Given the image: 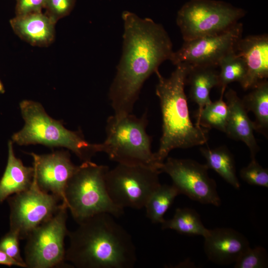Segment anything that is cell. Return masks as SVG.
Wrapping results in <instances>:
<instances>
[{
  "mask_svg": "<svg viewBox=\"0 0 268 268\" xmlns=\"http://www.w3.org/2000/svg\"><path fill=\"white\" fill-rule=\"evenodd\" d=\"M122 54L108 96L114 115L132 114L146 79L174 52L164 27L149 18L125 11Z\"/></svg>",
  "mask_w": 268,
  "mask_h": 268,
  "instance_id": "6da1fadb",
  "label": "cell"
},
{
  "mask_svg": "<svg viewBox=\"0 0 268 268\" xmlns=\"http://www.w3.org/2000/svg\"><path fill=\"white\" fill-rule=\"evenodd\" d=\"M106 213L95 215L68 232L66 261L77 268H132L136 249L130 234Z\"/></svg>",
  "mask_w": 268,
  "mask_h": 268,
  "instance_id": "7a4b0ae2",
  "label": "cell"
},
{
  "mask_svg": "<svg viewBox=\"0 0 268 268\" xmlns=\"http://www.w3.org/2000/svg\"><path fill=\"white\" fill-rule=\"evenodd\" d=\"M168 77L159 71L155 92L160 101L162 133L159 148L155 152L157 162L161 164L169 152L175 148H188L202 145L208 139V129L194 124L189 112L185 86L191 66L180 63Z\"/></svg>",
  "mask_w": 268,
  "mask_h": 268,
  "instance_id": "3957f363",
  "label": "cell"
},
{
  "mask_svg": "<svg viewBox=\"0 0 268 268\" xmlns=\"http://www.w3.org/2000/svg\"><path fill=\"white\" fill-rule=\"evenodd\" d=\"M24 125L12 136V142L19 145L41 144L49 147H65L73 152L82 162L101 152L100 143L86 140L80 131H71L46 112L39 102L24 100L19 104Z\"/></svg>",
  "mask_w": 268,
  "mask_h": 268,
  "instance_id": "277c9868",
  "label": "cell"
},
{
  "mask_svg": "<svg viewBox=\"0 0 268 268\" xmlns=\"http://www.w3.org/2000/svg\"><path fill=\"white\" fill-rule=\"evenodd\" d=\"M109 167L91 161L82 162L68 181L64 192L65 203L74 220L79 224L102 213L119 217L124 209L111 200L106 185Z\"/></svg>",
  "mask_w": 268,
  "mask_h": 268,
  "instance_id": "5b68a950",
  "label": "cell"
},
{
  "mask_svg": "<svg viewBox=\"0 0 268 268\" xmlns=\"http://www.w3.org/2000/svg\"><path fill=\"white\" fill-rule=\"evenodd\" d=\"M147 113L137 117L129 114L109 117L105 127L106 137L100 143L101 152L119 164L157 168L160 164L151 150L152 138L146 133Z\"/></svg>",
  "mask_w": 268,
  "mask_h": 268,
  "instance_id": "8992f818",
  "label": "cell"
},
{
  "mask_svg": "<svg viewBox=\"0 0 268 268\" xmlns=\"http://www.w3.org/2000/svg\"><path fill=\"white\" fill-rule=\"evenodd\" d=\"M244 9L224 1L191 0L178 11L176 23L184 41L224 32L246 14Z\"/></svg>",
  "mask_w": 268,
  "mask_h": 268,
  "instance_id": "52a82bcc",
  "label": "cell"
},
{
  "mask_svg": "<svg viewBox=\"0 0 268 268\" xmlns=\"http://www.w3.org/2000/svg\"><path fill=\"white\" fill-rule=\"evenodd\" d=\"M161 171L141 165L119 164L108 170L106 185L109 197L117 206L139 209L161 185Z\"/></svg>",
  "mask_w": 268,
  "mask_h": 268,
  "instance_id": "ba28073f",
  "label": "cell"
},
{
  "mask_svg": "<svg viewBox=\"0 0 268 268\" xmlns=\"http://www.w3.org/2000/svg\"><path fill=\"white\" fill-rule=\"evenodd\" d=\"M67 209L62 202L61 206L51 218L27 236L24 249L27 268H53L67 266L65 263L66 250L64 240L68 233Z\"/></svg>",
  "mask_w": 268,
  "mask_h": 268,
  "instance_id": "9c48e42d",
  "label": "cell"
},
{
  "mask_svg": "<svg viewBox=\"0 0 268 268\" xmlns=\"http://www.w3.org/2000/svg\"><path fill=\"white\" fill-rule=\"evenodd\" d=\"M7 199L10 208V231L20 239H26L33 229L51 218L62 205L57 197L39 187L34 176L29 189Z\"/></svg>",
  "mask_w": 268,
  "mask_h": 268,
  "instance_id": "30bf717a",
  "label": "cell"
},
{
  "mask_svg": "<svg viewBox=\"0 0 268 268\" xmlns=\"http://www.w3.org/2000/svg\"><path fill=\"white\" fill-rule=\"evenodd\" d=\"M159 167L161 173L167 174L180 195L202 204L219 206L221 200L215 180L208 176V168L190 159L166 158Z\"/></svg>",
  "mask_w": 268,
  "mask_h": 268,
  "instance_id": "8fae6325",
  "label": "cell"
},
{
  "mask_svg": "<svg viewBox=\"0 0 268 268\" xmlns=\"http://www.w3.org/2000/svg\"><path fill=\"white\" fill-rule=\"evenodd\" d=\"M243 30V24L239 22L224 32L184 41L182 47L173 52L170 61L175 66L185 63L193 67H216L222 58L236 51Z\"/></svg>",
  "mask_w": 268,
  "mask_h": 268,
  "instance_id": "7c38bea8",
  "label": "cell"
},
{
  "mask_svg": "<svg viewBox=\"0 0 268 268\" xmlns=\"http://www.w3.org/2000/svg\"><path fill=\"white\" fill-rule=\"evenodd\" d=\"M31 155L33 158L34 176L39 187L63 202L67 184L77 167L71 161L69 153L60 151Z\"/></svg>",
  "mask_w": 268,
  "mask_h": 268,
  "instance_id": "4fadbf2b",
  "label": "cell"
},
{
  "mask_svg": "<svg viewBox=\"0 0 268 268\" xmlns=\"http://www.w3.org/2000/svg\"><path fill=\"white\" fill-rule=\"evenodd\" d=\"M204 251L208 259L219 265L235 263L250 247L248 239L230 228L209 229L204 237Z\"/></svg>",
  "mask_w": 268,
  "mask_h": 268,
  "instance_id": "5bb4252c",
  "label": "cell"
},
{
  "mask_svg": "<svg viewBox=\"0 0 268 268\" xmlns=\"http://www.w3.org/2000/svg\"><path fill=\"white\" fill-rule=\"evenodd\" d=\"M236 52L244 60L247 73L242 87L252 89L268 77V36L267 34L242 37L238 41Z\"/></svg>",
  "mask_w": 268,
  "mask_h": 268,
  "instance_id": "9a60e30c",
  "label": "cell"
},
{
  "mask_svg": "<svg viewBox=\"0 0 268 268\" xmlns=\"http://www.w3.org/2000/svg\"><path fill=\"white\" fill-rule=\"evenodd\" d=\"M228 108V116L225 133L231 138L243 142L248 147L251 159L255 158L259 147L256 140L253 122L248 115L242 99L230 88L224 93Z\"/></svg>",
  "mask_w": 268,
  "mask_h": 268,
  "instance_id": "2e32d148",
  "label": "cell"
},
{
  "mask_svg": "<svg viewBox=\"0 0 268 268\" xmlns=\"http://www.w3.org/2000/svg\"><path fill=\"white\" fill-rule=\"evenodd\" d=\"M55 21L42 11L16 15L10 21L15 33L34 46L49 45L55 37Z\"/></svg>",
  "mask_w": 268,
  "mask_h": 268,
  "instance_id": "e0dca14e",
  "label": "cell"
},
{
  "mask_svg": "<svg viewBox=\"0 0 268 268\" xmlns=\"http://www.w3.org/2000/svg\"><path fill=\"white\" fill-rule=\"evenodd\" d=\"M33 176V167L23 165L14 154L12 141H9L7 165L0 180V202L10 196L29 189Z\"/></svg>",
  "mask_w": 268,
  "mask_h": 268,
  "instance_id": "ac0fdd59",
  "label": "cell"
},
{
  "mask_svg": "<svg viewBox=\"0 0 268 268\" xmlns=\"http://www.w3.org/2000/svg\"><path fill=\"white\" fill-rule=\"evenodd\" d=\"M215 67L191 66L186 83L190 85V96L198 106L197 113L212 101L210 92L212 88L218 86V72Z\"/></svg>",
  "mask_w": 268,
  "mask_h": 268,
  "instance_id": "d6986e66",
  "label": "cell"
},
{
  "mask_svg": "<svg viewBox=\"0 0 268 268\" xmlns=\"http://www.w3.org/2000/svg\"><path fill=\"white\" fill-rule=\"evenodd\" d=\"M200 151L206 161L205 164L208 169L213 170L226 182L239 189L240 184L236 175L235 160L226 146L215 148L201 147Z\"/></svg>",
  "mask_w": 268,
  "mask_h": 268,
  "instance_id": "ffe728a7",
  "label": "cell"
},
{
  "mask_svg": "<svg viewBox=\"0 0 268 268\" xmlns=\"http://www.w3.org/2000/svg\"><path fill=\"white\" fill-rule=\"evenodd\" d=\"M252 89L242 100L247 111H251L255 115V121L253 122L255 131L267 136L268 81L267 79L261 81Z\"/></svg>",
  "mask_w": 268,
  "mask_h": 268,
  "instance_id": "44dd1931",
  "label": "cell"
},
{
  "mask_svg": "<svg viewBox=\"0 0 268 268\" xmlns=\"http://www.w3.org/2000/svg\"><path fill=\"white\" fill-rule=\"evenodd\" d=\"M161 228L172 229L178 233L186 235H200L205 237L209 229L203 225L200 215L192 208H177L173 217L164 220L161 223Z\"/></svg>",
  "mask_w": 268,
  "mask_h": 268,
  "instance_id": "7402d4cb",
  "label": "cell"
},
{
  "mask_svg": "<svg viewBox=\"0 0 268 268\" xmlns=\"http://www.w3.org/2000/svg\"><path fill=\"white\" fill-rule=\"evenodd\" d=\"M179 195L178 191L173 185L161 184L145 205L147 217L153 223L161 224L165 220V213Z\"/></svg>",
  "mask_w": 268,
  "mask_h": 268,
  "instance_id": "603a6c76",
  "label": "cell"
},
{
  "mask_svg": "<svg viewBox=\"0 0 268 268\" xmlns=\"http://www.w3.org/2000/svg\"><path fill=\"white\" fill-rule=\"evenodd\" d=\"M218 87L221 92H225L227 85L233 82H238L242 85L247 73V67L243 58L236 51L225 56L220 61L218 66Z\"/></svg>",
  "mask_w": 268,
  "mask_h": 268,
  "instance_id": "cb8c5ba5",
  "label": "cell"
},
{
  "mask_svg": "<svg viewBox=\"0 0 268 268\" xmlns=\"http://www.w3.org/2000/svg\"><path fill=\"white\" fill-rule=\"evenodd\" d=\"M224 92L220 98L211 101L196 115V125L207 129H215L225 133L228 116V108L223 100Z\"/></svg>",
  "mask_w": 268,
  "mask_h": 268,
  "instance_id": "d4e9b609",
  "label": "cell"
},
{
  "mask_svg": "<svg viewBox=\"0 0 268 268\" xmlns=\"http://www.w3.org/2000/svg\"><path fill=\"white\" fill-rule=\"evenodd\" d=\"M235 268H265L268 266L266 250L262 246L250 247L234 263Z\"/></svg>",
  "mask_w": 268,
  "mask_h": 268,
  "instance_id": "484cf974",
  "label": "cell"
},
{
  "mask_svg": "<svg viewBox=\"0 0 268 268\" xmlns=\"http://www.w3.org/2000/svg\"><path fill=\"white\" fill-rule=\"evenodd\" d=\"M241 178L251 185L268 188V170L263 167L256 160L251 162L240 171Z\"/></svg>",
  "mask_w": 268,
  "mask_h": 268,
  "instance_id": "4316f807",
  "label": "cell"
},
{
  "mask_svg": "<svg viewBox=\"0 0 268 268\" xmlns=\"http://www.w3.org/2000/svg\"><path fill=\"white\" fill-rule=\"evenodd\" d=\"M19 240L17 234L9 230L1 238L0 249L10 258L20 263L22 268H27L24 260L21 256Z\"/></svg>",
  "mask_w": 268,
  "mask_h": 268,
  "instance_id": "83f0119b",
  "label": "cell"
},
{
  "mask_svg": "<svg viewBox=\"0 0 268 268\" xmlns=\"http://www.w3.org/2000/svg\"><path fill=\"white\" fill-rule=\"evenodd\" d=\"M74 3L75 0H47L44 8L46 14L57 22L70 13Z\"/></svg>",
  "mask_w": 268,
  "mask_h": 268,
  "instance_id": "f1b7e54d",
  "label": "cell"
},
{
  "mask_svg": "<svg viewBox=\"0 0 268 268\" xmlns=\"http://www.w3.org/2000/svg\"><path fill=\"white\" fill-rule=\"evenodd\" d=\"M16 15L42 11L45 8L47 0H16Z\"/></svg>",
  "mask_w": 268,
  "mask_h": 268,
  "instance_id": "f546056e",
  "label": "cell"
},
{
  "mask_svg": "<svg viewBox=\"0 0 268 268\" xmlns=\"http://www.w3.org/2000/svg\"><path fill=\"white\" fill-rule=\"evenodd\" d=\"M0 265L8 267L16 266L22 267V265L8 256L5 253L0 249Z\"/></svg>",
  "mask_w": 268,
  "mask_h": 268,
  "instance_id": "4dcf8cb0",
  "label": "cell"
},
{
  "mask_svg": "<svg viewBox=\"0 0 268 268\" xmlns=\"http://www.w3.org/2000/svg\"><path fill=\"white\" fill-rule=\"evenodd\" d=\"M4 92V89L3 86L0 81V93H2Z\"/></svg>",
  "mask_w": 268,
  "mask_h": 268,
  "instance_id": "1f68e13d",
  "label": "cell"
}]
</instances>
